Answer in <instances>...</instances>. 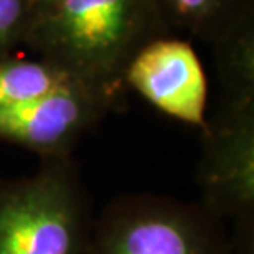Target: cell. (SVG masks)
<instances>
[{"instance_id": "obj_1", "label": "cell", "mask_w": 254, "mask_h": 254, "mask_svg": "<svg viewBox=\"0 0 254 254\" xmlns=\"http://www.w3.org/2000/svg\"><path fill=\"white\" fill-rule=\"evenodd\" d=\"M165 35L154 0H33L25 47L71 78L124 98L130 58Z\"/></svg>"}, {"instance_id": "obj_2", "label": "cell", "mask_w": 254, "mask_h": 254, "mask_svg": "<svg viewBox=\"0 0 254 254\" xmlns=\"http://www.w3.org/2000/svg\"><path fill=\"white\" fill-rule=\"evenodd\" d=\"M0 180V254H88L96 216L73 155Z\"/></svg>"}, {"instance_id": "obj_3", "label": "cell", "mask_w": 254, "mask_h": 254, "mask_svg": "<svg viewBox=\"0 0 254 254\" xmlns=\"http://www.w3.org/2000/svg\"><path fill=\"white\" fill-rule=\"evenodd\" d=\"M88 254H243L230 228L200 201L139 193L96 216Z\"/></svg>"}, {"instance_id": "obj_4", "label": "cell", "mask_w": 254, "mask_h": 254, "mask_svg": "<svg viewBox=\"0 0 254 254\" xmlns=\"http://www.w3.org/2000/svg\"><path fill=\"white\" fill-rule=\"evenodd\" d=\"M196 182L201 205L254 254V99H220L201 130Z\"/></svg>"}, {"instance_id": "obj_5", "label": "cell", "mask_w": 254, "mask_h": 254, "mask_svg": "<svg viewBox=\"0 0 254 254\" xmlns=\"http://www.w3.org/2000/svg\"><path fill=\"white\" fill-rule=\"evenodd\" d=\"M123 98L73 83L15 108L0 109V139L35 152L40 159L73 155L74 147Z\"/></svg>"}, {"instance_id": "obj_6", "label": "cell", "mask_w": 254, "mask_h": 254, "mask_svg": "<svg viewBox=\"0 0 254 254\" xmlns=\"http://www.w3.org/2000/svg\"><path fill=\"white\" fill-rule=\"evenodd\" d=\"M123 83L169 118L205 129L208 79L190 40L165 35L145 43L126 66Z\"/></svg>"}, {"instance_id": "obj_7", "label": "cell", "mask_w": 254, "mask_h": 254, "mask_svg": "<svg viewBox=\"0 0 254 254\" xmlns=\"http://www.w3.org/2000/svg\"><path fill=\"white\" fill-rule=\"evenodd\" d=\"M210 47L220 99H254V10L241 15Z\"/></svg>"}, {"instance_id": "obj_8", "label": "cell", "mask_w": 254, "mask_h": 254, "mask_svg": "<svg viewBox=\"0 0 254 254\" xmlns=\"http://www.w3.org/2000/svg\"><path fill=\"white\" fill-rule=\"evenodd\" d=\"M169 32L175 37L211 45L241 15L254 10V0H154Z\"/></svg>"}, {"instance_id": "obj_9", "label": "cell", "mask_w": 254, "mask_h": 254, "mask_svg": "<svg viewBox=\"0 0 254 254\" xmlns=\"http://www.w3.org/2000/svg\"><path fill=\"white\" fill-rule=\"evenodd\" d=\"M81 81L42 58L27 60L17 55L0 58V109L15 108L60 88Z\"/></svg>"}, {"instance_id": "obj_10", "label": "cell", "mask_w": 254, "mask_h": 254, "mask_svg": "<svg viewBox=\"0 0 254 254\" xmlns=\"http://www.w3.org/2000/svg\"><path fill=\"white\" fill-rule=\"evenodd\" d=\"M33 0H0V58L27 45Z\"/></svg>"}]
</instances>
